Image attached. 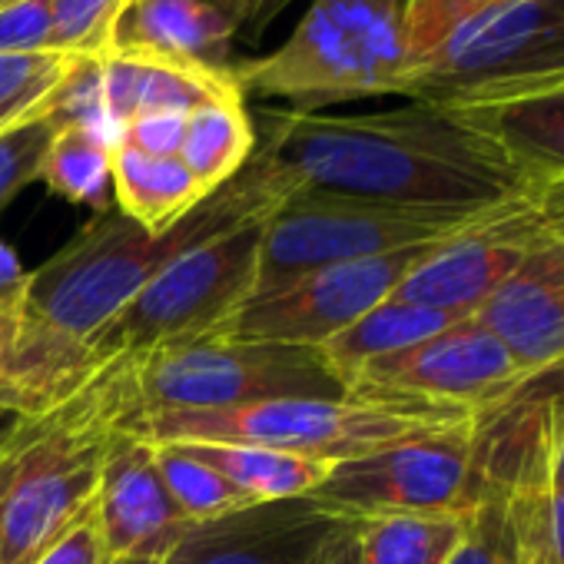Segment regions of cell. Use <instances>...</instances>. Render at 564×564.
<instances>
[{
  "mask_svg": "<svg viewBox=\"0 0 564 564\" xmlns=\"http://www.w3.org/2000/svg\"><path fill=\"white\" fill-rule=\"evenodd\" d=\"M252 127L256 153L303 189L471 209L511 199L528 186L478 127L422 100L356 117L262 107Z\"/></svg>",
  "mask_w": 564,
  "mask_h": 564,
  "instance_id": "cell-1",
  "label": "cell"
},
{
  "mask_svg": "<svg viewBox=\"0 0 564 564\" xmlns=\"http://www.w3.org/2000/svg\"><path fill=\"white\" fill-rule=\"evenodd\" d=\"M296 189L265 156L252 153L239 176L209 193L173 229L153 236L120 209L97 213L64 249L31 272L24 313L44 329L87 346L176 256L242 223L269 219Z\"/></svg>",
  "mask_w": 564,
  "mask_h": 564,
  "instance_id": "cell-2",
  "label": "cell"
},
{
  "mask_svg": "<svg viewBox=\"0 0 564 564\" xmlns=\"http://www.w3.org/2000/svg\"><path fill=\"white\" fill-rule=\"evenodd\" d=\"M409 0H313L272 54L232 64L242 97H279L316 113L366 97H405L412 57Z\"/></svg>",
  "mask_w": 564,
  "mask_h": 564,
  "instance_id": "cell-3",
  "label": "cell"
},
{
  "mask_svg": "<svg viewBox=\"0 0 564 564\" xmlns=\"http://www.w3.org/2000/svg\"><path fill=\"white\" fill-rule=\"evenodd\" d=\"M471 412L379 395L282 399L229 412H147L120 422L150 445L173 442H236L262 445L323 462H349L376 448L432 435L468 422Z\"/></svg>",
  "mask_w": 564,
  "mask_h": 564,
  "instance_id": "cell-4",
  "label": "cell"
},
{
  "mask_svg": "<svg viewBox=\"0 0 564 564\" xmlns=\"http://www.w3.org/2000/svg\"><path fill=\"white\" fill-rule=\"evenodd\" d=\"M113 369L123 379L127 419L147 412H229L282 399L349 395L323 349L286 343L209 336L147 352Z\"/></svg>",
  "mask_w": 564,
  "mask_h": 564,
  "instance_id": "cell-5",
  "label": "cell"
},
{
  "mask_svg": "<svg viewBox=\"0 0 564 564\" xmlns=\"http://www.w3.org/2000/svg\"><path fill=\"white\" fill-rule=\"evenodd\" d=\"M495 206H399L326 189H296L262 223L252 300L272 296L339 262L452 239L481 223Z\"/></svg>",
  "mask_w": 564,
  "mask_h": 564,
  "instance_id": "cell-6",
  "label": "cell"
},
{
  "mask_svg": "<svg viewBox=\"0 0 564 564\" xmlns=\"http://www.w3.org/2000/svg\"><path fill=\"white\" fill-rule=\"evenodd\" d=\"M262 223L265 219H252L199 242L156 272L94 339H87L94 372L127 366L156 349L209 339L256 293Z\"/></svg>",
  "mask_w": 564,
  "mask_h": 564,
  "instance_id": "cell-7",
  "label": "cell"
},
{
  "mask_svg": "<svg viewBox=\"0 0 564 564\" xmlns=\"http://www.w3.org/2000/svg\"><path fill=\"white\" fill-rule=\"evenodd\" d=\"M557 74H564V0H491L412 64L405 97L465 107Z\"/></svg>",
  "mask_w": 564,
  "mask_h": 564,
  "instance_id": "cell-8",
  "label": "cell"
},
{
  "mask_svg": "<svg viewBox=\"0 0 564 564\" xmlns=\"http://www.w3.org/2000/svg\"><path fill=\"white\" fill-rule=\"evenodd\" d=\"M442 242H422L319 269L272 296L246 300L213 336L323 349L369 310L392 300L409 272L419 269Z\"/></svg>",
  "mask_w": 564,
  "mask_h": 564,
  "instance_id": "cell-9",
  "label": "cell"
},
{
  "mask_svg": "<svg viewBox=\"0 0 564 564\" xmlns=\"http://www.w3.org/2000/svg\"><path fill=\"white\" fill-rule=\"evenodd\" d=\"M471 465L475 415L452 429L336 462L313 498L352 521L382 514L465 511L471 501Z\"/></svg>",
  "mask_w": 564,
  "mask_h": 564,
  "instance_id": "cell-10",
  "label": "cell"
},
{
  "mask_svg": "<svg viewBox=\"0 0 564 564\" xmlns=\"http://www.w3.org/2000/svg\"><path fill=\"white\" fill-rule=\"evenodd\" d=\"M531 379L538 376L524 372L501 339L468 316L412 349L362 366L352 376L349 392L448 405L478 415L518 395Z\"/></svg>",
  "mask_w": 564,
  "mask_h": 564,
  "instance_id": "cell-11",
  "label": "cell"
},
{
  "mask_svg": "<svg viewBox=\"0 0 564 564\" xmlns=\"http://www.w3.org/2000/svg\"><path fill=\"white\" fill-rule=\"evenodd\" d=\"M359 521L310 498L256 501L213 521H196L163 564H323Z\"/></svg>",
  "mask_w": 564,
  "mask_h": 564,
  "instance_id": "cell-12",
  "label": "cell"
},
{
  "mask_svg": "<svg viewBox=\"0 0 564 564\" xmlns=\"http://www.w3.org/2000/svg\"><path fill=\"white\" fill-rule=\"evenodd\" d=\"M541 242L528 186L498 203L481 223L445 239L395 290V300L475 316V310L534 252Z\"/></svg>",
  "mask_w": 564,
  "mask_h": 564,
  "instance_id": "cell-13",
  "label": "cell"
},
{
  "mask_svg": "<svg viewBox=\"0 0 564 564\" xmlns=\"http://www.w3.org/2000/svg\"><path fill=\"white\" fill-rule=\"evenodd\" d=\"M100 547L107 561L166 557L189 531V518L173 501L156 452L127 429H113L100 458V488L94 501Z\"/></svg>",
  "mask_w": 564,
  "mask_h": 564,
  "instance_id": "cell-14",
  "label": "cell"
},
{
  "mask_svg": "<svg viewBox=\"0 0 564 564\" xmlns=\"http://www.w3.org/2000/svg\"><path fill=\"white\" fill-rule=\"evenodd\" d=\"M514 362L544 376L564 369V246H538L475 310Z\"/></svg>",
  "mask_w": 564,
  "mask_h": 564,
  "instance_id": "cell-15",
  "label": "cell"
},
{
  "mask_svg": "<svg viewBox=\"0 0 564 564\" xmlns=\"http://www.w3.org/2000/svg\"><path fill=\"white\" fill-rule=\"evenodd\" d=\"M97 94L104 117L120 130L140 113H193L219 100H246L232 67H206L193 61L113 51L97 64Z\"/></svg>",
  "mask_w": 564,
  "mask_h": 564,
  "instance_id": "cell-16",
  "label": "cell"
},
{
  "mask_svg": "<svg viewBox=\"0 0 564 564\" xmlns=\"http://www.w3.org/2000/svg\"><path fill=\"white\" fill-rule=\"evenodd\" d=\"M445 110L478 127L528 186L564 176V74Z\"/></svg>",
  "mask_w": 564,
  "mask_h": 564,
  "instance_id": "cell-17",
  "label": "cell"
},
{
  "mask_svg": "<svg viewBox=\"0 0 564 564\" xmlns=\"http://www.w3.org/2000/svg\"><path fill=\"white\" fill-rule=\"evenodd\" d=\"M239 28L216 0H137L120 24L113 51H140L206 67H232Z\"/></svg>",
  "mask_w": 564,
  "mask_h": 564,
  "instance_id": "cell-18",
  "label": "cell"
},
{
  "mask_svg": "<svg viewBox=\"0 0 564 564\" xmlns=\"http://www.w3.org/2000/svg\"><path fill=\"white\" fill-rule=\"evenodd\" d=\"M0 376L21 379L54 402H67L97 372L87 346L44 329L24 306H0Z\"/></svg>",
  "mask_w": 564,
  "mask_h": 564,
  "instance_id": "cell-19",
  "label": "cell"
},
{
  "mask_svg": "<svg viewBox=\"0 0 564 564\" xmlns=\"http://www.w3.org/2000/svg\"><path fill=\"white\" fill-rule=\"evenodd\" d=\"M209 193L180 163V156H147L130 147H113V203L147 232L173 229Z\"/></svg>",
  "mask_w": 564,
  "mask_h": 564,
  "instance_id": "cell-20",
  "label": "cell"
},
{
  "mask_svg": "<svg viewBox=\"0 0 564 564\" xmlns=\"http://www.w3.org/2000/svg\"><path fill=\"white\" fill-rule=\"evenodd\" d=\"M462 319H468V316L402 303V300L392 296V300L379 303L376 310H369L346 333L329 339L323 346V356H326V362L333 366V372L343 379V386L349 392V382L362 366H369L376 359H386V356H395L402 349H412V346L452 329Z\"/></svg>",
  "mask_w": 564,
  "mask_h": 564,
  "instance_id": "cell-21",
  "label": "cell"
},
{
  "mask_svg": "<svg viewBox=\"0 0 564 564\" xmlns=\"http://www.w3.org/2000/svg\"><path fill=\"white\" fill-rule=\"evenodd\" d=\"M173 445H183L193 458L226 475L252 501L310 498L333 471V462L262 448V445H236V442H173Z\"/></svg>",
  "mask_w": 564,
  "mask_h": 564,
  "instance_id": "cell-22",
  "label": "cell"
},
{
  "mask_svg": "<svg viewBox=\"0 0 564 564\" xmlns=\"http://www.w3.org/2000/svg\"><path fill=\"white\" fill-rule=\"evenodd\" d=\"M256 153V127L246 113V100H219L186 113L180 143V163L196 176L206 193H216Z\"/></svg>",
  "mask_w": 564,
  "mask_h": 564,
  "instance_id": "cell-23",
  "label": "cell"
},
{
  "mask_svg": "<svg viewBox=\"0 0 564 564\" xmlns=\"http://www.w3.org/2000/svg\"><path fill=\"white\" fill-rule=\"evenodd\" d=\"M465 534V511L382 514L356 524L359 564H445Z\"/></svg>",
  "mask_w": 564,
  "mask_h": 564,
  "instance_id": "cell-24",
  "label": "cell"
},
{
  "mask_svg": "<svg viewBox=\"0 0 564 564\" xmlns=\"http://www.w3.org/2000/svg\"><path fill=\"white\" fill-rule=\"evenodd\" d=\"M37 180L67 203L104 213L113 196V143L90 127L57 123Z\"/></svg>",
  "mask_w": 564,
  "mask_h": 564,
  "instance_id": "cell-25",
  "label": "cell"
},
{
  "mask_svg": "<svg viewBox=\"0 0 564 564\" xmlns=\"http://www.w3.org/2000/svg\"><path fill=\"white\" fill-rule=\"evenodd\" d=\"M90 61L67 54H0V137L61 110L70 80Z\"/></svg>",
  "mask_w": 564,
  "mask_h": 564,
  "instance_id": "cell-26",
  "label": "cell"
},
{
  "mask_svg": "<svg viewBox=\"0 0 564 564\" xmlns=\"http://www.w3.org/2000/svg\"><path fill=\"white\" fill-rule=\"evenodd\" d=\"M153 452H156V465H160V475H163L173 501L193 524L256 505L226 475H219L206 462L193 458L183 445H153Z\"/></svg>",
  "mask_w": 564,
  "mask_h": 564,
  "instance_id": "cell-27",
  "label": "cell"
},
{
  "mask_svg": "<svg viewBox=\"0 0 564 564\" xmlns=\"http://www.w3.org/2000/svg\"><path fill=\"white\" fill-rule=\"evenodd\" d=\"M445 564H524L521 531L501 488H475L465 508V534Z\"/></svg>",
  "mask_w": 564,
  "mask_h": 564,
  "instance_id": "cell-28",
  "label": "cell"
},
{
  "mask_svg": "<svg viewBox=\"0 0 564 564\" xmlns=\"http://www.w3.org/2000/svg\"><path fill=\"white\" fill-rule=\"evenodd\" d=\"M137 0H51V51L100 64L113 54L123 18Z\"/></svg>",
  "mask_w": 564,
  "mask_h": 564,
  "instance_id": "cell-29",
  "label": "cell"
},
{
  "mask_svg": "<svg viewBox=\"0 0 564 564\" xmlns=\"http://www.w3.org/2000/svg\"><path fill=\"white\" fill-rule=\"evenodd\" d=\"M54 117L31 120L0 137V209H4L28 183H37L41 160L54 137Z\"/></svg>",
  "mask_w": 564,
  "mask_h": 564,
  "instance_id": "cell-30",
  "label": "cell"
},
{
  "mask_svg": "<svg viewBox=\"0 0 564 564\" xmlns=\"http://www.w3.org/2000/svg\"><path fill=\"white\" fill-rule=\"evenodd\" d=\"M54 41L51 0H18L0 8V54H47ZM57 54V51H54Z\"/></svg>",
  "mask_w": 564,
  "mask_h": 564,
  "instance_id": "cell-31",
  "label": "cell"
},
{
  "mask_svg": "<svg viewBox=\"0 0 564 564\" xmlns=\"http://www.w3.org/2000/svg\"><path fill=\"white\" fill-rule=\"evenodd\" d=\"M186 130V113H140L120 130V147L140 150L147 156H176Z\"/></svg>",
  "mask_w": 564,
  "mask_h": 564,
  "instance_id": "cell-32",
  "label": "cell"
},
{
  "mask_svg": "<svg viewBox=\"0 0 564 564\" xmlns=\"http://www.w3.org/2000/svg\"><path fill=\"white\" fill-rule=\"evenodd\" d=\"M37 564H107L94 511L84 521H77Z\"/></svg>",
  "mask_w": 564,
  "mask_h": 564,
  "instance_id": "cell-33",
  "label": "cell"
},
{
  "mask_svg": "<svg viewBox=\"0 0 564 564\" xmlns=\"http://www.w3.org/2000/svg\"><path fill=\"white\" fill-rule=\"evenodd\" d=\"M216 4L232 18V24L249 37H259L282 11H286L293 0H216Z\"/></svg>",
  "mask_w": 564,
  "mask_h": 564,
  "instance_id": "cell-34",
  "label": "cell"
},
{
  "mask_svg": "<svg viewBox=\"0 0 564 564\" xmlns=\"http://www.w3.org/2000/svg\"><path fill=\"white\" fill-rule=\"evenodd\" d=\"M57 405H64V402L47 399L44 392L31 389V386L21 382V379L0 376V412H4V415H14V419L44 415V412H51V409H57Z\"/></svg>",
  "mask_w": 564,
  "mask_h": 564,
  "instance_id": "cell-35",
  "label": "cell"
},
{
  "mask_svg": "<svg viewBox=\"0 0 564 564\" xmlns=\"http://www.w3.org/2000/svg\"><path fill=\"white\" fill-rule=\"evenodd\" d=\"M31 272L11 249V242L0 239V306H24Z\"/></svg>",
  "mask_w": 564,
  "mask_h": 564,
  "instance_id": "cell-36",
  "label": "cell"
},
{
  "mask_svg": "<svg viewBox=\"0 0 564 564\" xmlns=\"http://www.w3.org/2000/svg\"><path fill=\"white\" fill-rule=\"evenodd\" d=\"M547 564H564V485L551 481L547 498V534H544Z\"/></svg>",
  "mask_w": 564,
  "mask_h": 564,
  "instance_id": "cell-37",
  "label": "cell"
},
{
  "mask_svg": "<svg viewBox=\"0 0 564 564\" xmlns=\"http://www.w3.org/2000/svg\"><path fill=\"white\" fill-rule=\"evenodd\" d=\"M547 445H551V481L564 485V389L554 392V399H551Z\"/></svg>",
  "mask_w": 564,
  "mask_h": 564,
  "instance_id": "cell-38",
  "label": "cell"
},
{
  "mask_svg": "<svg viewBox=\"0 0 564 564\" xmlns=\"http://www.w3.org/2000/svg\"><path fill=\"white\" fill-rule=\"evenodd\" d=\"M323 564H359V557H356V531L346 534V538L329 551V557H326Z\"/></svg>",
  "mask_w": 564,
  "mask_h": 564,
  "instance_id": "cell-39",
  "label": "cell"
},
{
  "mask_svg": "<svg viewBox=\"0 0 564 564\" xmlns=\"http://www.w3.org/2000/svg\"><path fill=\"white\" fill-rule=\"evenodd\" d=\"M524 564H547L544 541H538V544H528V547H524Z\"/></svg>",
  "mask_w": 564,
  "mask_h": 564,
  "instance_id": "cell-40",
  "label": "cell"
},
{
  "mask_svg": "<svg viewBox=\"0 0 564 564\" xmlns=\"http://www.w3.org/2000/svg\"><path fill=\"white\" fill-rule=\"evenodd\" d=\"M107 564H163L160 557H120V561H107Z\"/></svg>",
  "mask_w": 564,
  "mask_h": 564,
  "instance_id": "cell-41",
  "label": "cell"
},
{
  "mask_svg": "<svg viewBox=\"0 0 564 564\" xmlns=\"http://www.w3.org/2000/svg\"><path fill=\"white\" fill-rule=\"evenodd\" d=\"M11 422H14V415H4V412H0V435H4V432L11 429Z\"/></svg>",
  "mask_w": 564,
  "mask_h": 564,
  "instance_id": "cell-42",
  "label": "cell"
},
{
  "mask_svg": "<svg viewBox=\"0 0 564 564\" xmlns=\"http://www.w3.org/2000/svg\"><path fill=\"white\" fill-rule=\"evenodd\" d=\"M8 4H18V0H0V8H8Z\"/></svg>",
  "mask_w": 564,
  "mask_h": 564,
  "instance_id": "cell-43",
  "label": "cell"
}]
</instances>
